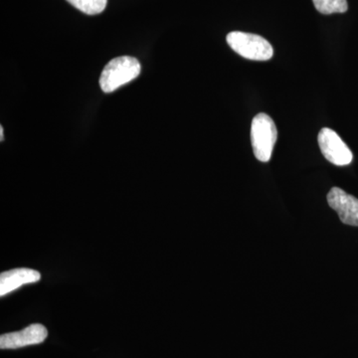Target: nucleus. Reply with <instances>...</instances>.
<instances>
[{
	"label": "nucleus",
	"mask_w": 358,
	"mask_h": 358,
	"mask_svg": "<svg viewBox=\"0 0 358 358\" xmlns=\"http://www.w3.org/2000/svg\"><path fill=\"white\" fill-rule=\"evenodd\" d=\"M141 63L131 56L113 59L101 74V89L103 93H112L136 79L141 74Z\"/></svg>",
	"instance_id": "obj_1"
},
{
	"label": "nucleus",
	"mask_w": 358,
	"mask_h": 358,
	"mask_svg": "<svg viewBox=\"0 0 358 358\" xmlns=\"http://www.w3.org/2000/svg\"><path fill=\"white\" fill-rule=\"evenodd\" d=\"M226 40L233 51L249 60L268 61L274 55L272 45L260 35L233 31Z\"/></svg>",
	"instance_id": "obj_2"
},
{
	"label": "nucleus",
	"mask_w": 358,
	"mask_h": 358,
	"mask_svg": "<svg viewBox=\"0 0 358 358\" xmlns=\"http://www.w3.org/2000/svg\"><path fill=\"white\" fill-rule=\"evenodd\" d=\"M277 138V128L271 117L263 113L257 115L251 124L252 148L257 159L262 162L271 159Z\"/></svg>",
	"instance_id": "obj_3"
},
{
	"label": "nucleus",
	"mask_w": 358,
	"mask_h": 358,
	"mask_svg": "<svg viewBox=\"0 0 358 358\" xmlns=\"http://www.w3.org/2000/svg\"><path fill=\"white\" fill-rule=\"evenodd\" d=\"M317 141L322 154L334 166H345L352 164V150L334 129H322L317 136Z\"/></svg>",
	"instance_id": "obj_4"
},
{
	"label": "nucleus",
	"mask_w": 358,
	"mask_h": 358,
	"mask_svg": "<svg viewBox=\"0 0 358 358\" xmlns=\"http://www.w3.org/2000/svg\"><path fill=\"white\" fill-rule=\"evenodd\" d=\"M47 336H48V331L43 324H30L22 331L1 334L0 348L16 350L24 346L40 345L47 338Z\"/></svg>",
	"instance_id": "obj_5"
},
{
	"label": "nucleus",
	"mask_w": 358,
	"mask_h": 358,
	"mask_svg": "<svg viewBox=\"0 0 358 358\" xmlns=\"http://www.w3.org/2000/svg\"><path fill=\"white\" fill-rule=\"evenodd\" d=\"M327 202L338 212L341 222L346 225L358 226V199L338 187L331 188L327 194Z\"/></svg>",
	"instance_id": "obj_6"
},
{
	"label": "nucleus",
	"mask_w": 358,
	"mask_h": 358,
	"mask_svg": "<svg viewBox=\"0 0 358 358\" xmlns=\"http://www.w3.org/2000/svg\"><path fill=\"white\" fill-rule=\"evenodd\" d=\"M41 279V274L36 270L28 268H17L7 271L0 275V296L20 289L27 284L37 282Z\"/></svg>",
	"instance_id": "obj_7"
},
{
	"label": "nucleus",
	"mask_w": 358,
	"mask_h": 358,
	"mask_svg": "<svg viewBox=\"0 0 358 358\" xmlns=\"http://www.w3.org/2000/svg\"><path fill=\"white\" fill-rule=\"evenodd\" d=\"M313 6L320 13H345L348 11V0H313Z\"/></svg>",
	"instance_id": "obj_8"
},
{
	"label": "nucleus",
	"mask_w": 358,
	"mask_h": 358,
	"mask_svg": "<svg viewBox=\"0 0 358 358\" xmlns=\"http://www.w3.org/2000/svg\"><path fill=\"white\" fill-rule=\"evenodd\" d=\"M67 1L88 15L102 13L108 3V0H67Z\"/></svg>",
	"instance_id": "obj_9"
},
{
	"label": "nucleus",
	"mask_w": 358,
	"mask_h": 358,
	"mask_svg": "<svg viewBox=\"0 0 358 358\" xmlns=\"http://www.w3.org/2000/svg\"><path fill=\"white\" fill-rule=\"evenodd\" d=\"M0 141H3V128L0 127Z\"/></svg>",
	"instance_id": "obj_10"
}]
</instances>
